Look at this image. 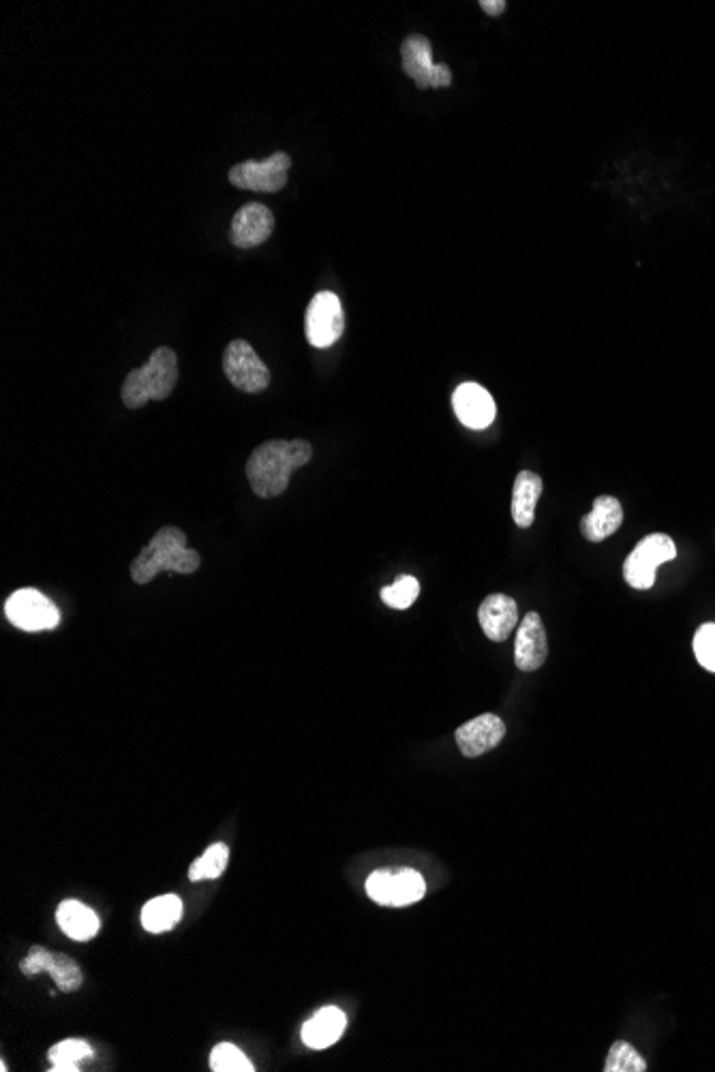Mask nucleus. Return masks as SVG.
Listing matches in <instances>:
<instances>
[{"mask_svg": "<svg viewBox=\"0 0 715 1072\" xmlns=\"http://www.w3.org/2000/svg\"><path fill=\"white\" fill-rule=\"evenodd\" d=\"M542 493H545V482L538 473L521 471L516 475L512 490V519L521 529H529L534 525L536 506Z\"/></svg>", "mask_w": 715, "mask_h": 1072, "instance_id": "18", "label": "nucleus"}, {"mask_svg": "<svg viewBox=\"0 0 715 1072\" xmlns=\"http://www.w3.org/2000/svg\"><path fill=\"white\" fill-rule=\"evenodd\" d=\"M403 72L411 77L420 90L448 88L452 84V72L448 65L433 63L431 41L422 35H409L400 46Z\"/></svg>", "mask_w": 715, "mask_h": 1072, "instance_id": "7", "label": "nucleus"}, {"mask_svg": "<svg viewBox=\"0 0 715 1072\" xmlns=\"http://www.w3.org/2000/svg\"><path fill=\"white\" fill-rule=\"evenodd\" d=\"M274 230V217L264 204H246L232 219V242L240 248L264 244Z\"/></svg>", "mask_w": 715, "mask_h": 1072, "instance_id": "14", "label": "nucleus"}, {"mask_svg": "<svg viewBox=\"0 0 715 1072\" xmlns=\"http://www.w3.org/2000/svg\"><path fill=\"white\" fill-rule=\"evenodd\" d=\"M200 565L202 557L197 554V550L187 548L184 532L176 527H163L131 563V578L138 585H146L159 572L193 574Z\"/></svg>", "mask_w": 715, "mask_h": 1072, "instance_id": "2", "label": "nucleus"}, {"mask_svg": "<svg viewBox=\"0 0 715 1072\" xmlns=\"http://www.w3.org/2000/svg\"><path fill=\"white\" fill-rule=\"evenodd\" d=\"M367 893L380 906L403 908V906H411L424 897L426 882L413 869H400V871L380 869V871H373L369 876Z\"/></svg>", "mask_w": 715, "mask_h": 1072, "instance_id": "4", "label": "nucleus"}, {"mask_svg": "<svg viewBox=\"0 0 715 1072\" xmlns=\"http://www.w3.org/2000/svg\"><path fill=\"white\" fill-rule=\"evenodd\" d=\"M314 457V448L305 439H272L261 444L246 460V477L257 497L272 499L288 490L290 477Z\"/></svg>", "mask_w": 715, "mask_h": 1072, "instance_id": "1", "label": "nucleus"}, {"mask_svg": "<svg viewBox=\"0 0 715 1072\" xmlns=\"http://www.w3.org/2000/svg\"><path fill=\"white\" fill-rule=\"evenodd\" d=\"M455 737L463 756L477 758L501 743V739L506 737V726L497 715L484 713L476 719L459 726Z\"/></svg>", "mask_w": 715, "mask_h": 1072, "instance_id": "13", "label": "nucleus"}, {"mask_svg": "<svg viewBox=\"0 0 715 1072\" xmlns=\"http://www.w3.org/2000/svg\"><path fill=\"white\" fill-rule=\"evenodd\" d=\"M182 919V902L176 895H161L149 902L142 910V927L151 933H163Z\"/></svg>", "mask_w": 715, "mask_h": 1072, "instance_id": "20", "label": "nucleus"}, {"mask_svg": "<svg viewBox=\"0 0 715 1072\" xmlns=\"http://www.w3.org/2000/svg\"><path fill=\"white\" fill-rule=\"evenodd\" d=\"M420 596V583L413 576H398L397 583L382 589V602L391 609L407 611Z\"/></svg>", "mask_w": 715, "mask_h": 1072, "instance_id": "24", "label": "nucleus"}, {"mask_svg": "<svg viewBox=\"0 0 715 1072\" xmlns=\"http://www.w3.org/2000/svg\"><path fill=\"white\" fill-rule=\"evenodd\" d=\"M480 7H482V9H484V13H488V15H499V13H503V11H506V7H508V4H506L503 0H495V2H493V0H480Z\"/></svg>", "mask_w": 715, "mask_h": 1072, "instance_id": "29", "label": "nucleus"}, {"mask_svg": "<svg viewBox=\"0 0 715 1072\" xmlns=\"http://www.w3.org/2000/svg\"><path fill=\"white\" fill-rule=\"evenodd\" d=\"M90 1056H92V1049L88 1043L78 1041V1038L63 1041L50 1049V1062H52L50 1071L78 1072L80 1071V1062L88 1060Z\"/></svg>", "mask_w": 715, "mask_h": 1072, "instance_id": "22", "label": "nucleus"}, {"mask_svg": "<svg viewBox=\"0 0 715 1072\" xmlns=\"http://www.w3.org/2000/svg\"><path fill=\"white\" fill-rule=\"evenodd\" d=\"M178 383V358L174 349L159 347L149 362L131 371L123 385V403L129 409H140L151 400H165Z\"/></svg>", "mask_w": 715, "mask_h": 1072, "instance_id": "3", "label": "nucleus"}, {"mask_svg": "<svg viewBox=\"0 0 715 1072\" xmlns=\"http://www.w3.org/2000/svg\"><path fill=\"white\" fill-rule=\"evenodd\" d=\"M48 959H50V950H46L43 946H33L28 950V955L22 959L20 970L24 977H37V974L46 972Z\"/></svg>", "mask_w": 715, "mask_h": 1072, "instance_id": "28", "label": "nucleus"}, {"mask_svg": "<svg viewBox=\"0 0 715 1072\" xmlns=\"http://www.w3.org/2000/svg\"><path fill=\"white\" fill-rule=\"evenodd\" d=\"M604 1071L607 1072H644L647 1071V1062L638 1056L633 1045L620 1041L611 1047L609 1051V1058H607V1064H604Z\"/></svg>", "mask_w": 715, "mask_h": 1072, "instance_id": "25", "label": "nucleus"}, {"mask_svg": "<svg viewBox=\"0 0 715 1072\" xmlns=\"http://www.w3.org/2000/svg\"><path fill=\"white\" fill-rule=\"evenodd\" d=\"M677 557L675 541L664 534H653L640 539L624 563V578L635 589H651L655 583L657 565Z\"/></svg>", "mask_w": 715, "mask_h": 1072, "instance_id": "5", "label": "nucleus"}, {"mask_svg": "<svg viewBox=\"0 0 715 1072\" xmlns=\"http://www.w3.org/2000/svg\"><path fill=\"white\" fill-rule=\"evenodd\" d=\"M7 618L24 631L54 629L61 623L59 609L37 589H20L4 604Z\"/></svg>", "mask_w": 715, "mask_h": 1072, "instance_id": "8", "label": "nucleus"}, {"mask_svg": "<svg viewBox=\"0 0 715 1072\" xmlns=\"http://www.w3.org/2000/svg\"><path fill=\"white\" fill-rule=\"evenodd\" d=\"M452 407L461 424L468 429L482 431L493 424L497 416V405L488 390H484L480 383H461L455 394H452Z\"/></svg>", "mask_w": 715, "mask_h": 1072, "instance_id": "12", "label": "nucleus"}, {"mask_svg": "<svg viewBox=\"0 0 715 1072\" xmlns=\"http://www.w3.org/2000/svg\"><path fill=\"white\" fill-rule=\"evenodd\" d=\"M210 1069L215 1072H253V1064L244 1058L239 1047L224 1043L217 1045L210 1054Z\"/></svg>", "mask_w": 715, "mask_h": 1072, "instance_id": "26", "label": "nucleus"}, {"mask_svg": "<svg viewBox=\"0 0 715 1072\" xmlns=\"http://www.w3.org/2000/svg\"><path fill=\"white\" fill-rule=\"evenodd\" d=\"M694 653L699 664L715 673V623H705L694 636Z\"/></svg>", "mask_w": 715, "mask_h": 1072, "instance_id": "27", "label": "nucleus"}, {"mask_svg": "<svg viewBox=\"0 0 715 1072\" xmlns=\"http://www.w3.org/2000/svg\"><path fill=\"white\" fill-rule=\"evenodd\" d=\"M292 156L288 153L270 154L264 161H244L230 169V182L244 191L277 193L288 184V171Z\"/></svg>", "mask_w": 715, "mask_h": 1072, "instance_id": "6", "label": "nucleus"}, {"mask_svg": "<svg viewBox=\"0 0 715 1072\" xmlns=\"http://www.w3.org/2000/svg\"><path fill=\"white\" fill-rule=\"evenodd\" d=\"M224 371L234 387L248 394H257L266 390L270 383L268 367L261 362L255 349L242 339H237L228 345L224 356Z\"/></svg>", "mask_w": 715, "mask_h": 1072, "instance_id": "10", "label": "nucleus"}, {"mask_svg": "<svg viewBox=\"0 0 715 1072\" xmlns=\"http://www.w3.org/2000/svg\"><path fill=\"white\" fill-rule=\"evenodd\" d=\"M56 920L63 933L76 942L92 940L101 929L99 915L76 899H67L59 906Z\"/></svg>", "mask_w": 715, "mask_h": 1072, "instance_id": "19", "label": "nucleus"}, {"mask_svg": "<svg viewBox=\"0 0 715 1072\" xmlns=\"http://www.w3.org/2000/svg\"><path fill=\"white\" fill-rule=\"evenodd\" d=\"M347 1019L341 1008L328 1006L318 1010L305 1025H303V1043L311 1049H328L334 1043L341 1041L345 1032Z\"/></svg>", "mask_w": 715, "mask_h": 1072, "instance_id": "17", "label": "nucleus"}, {"mask_svg": "<svg viewBox=\"0 0 715 1072\" xmlns=\"http://www.w3.org/2000/svg\"><path fill=\"white\" fill-rule=\"evenodd\" d=\"M624 523V508L615 497L602 495L593 501L591 514L580 519V534L589 541H604Z\"/></svg>", "mask_w": 715, "mask_h": 1072, "instance_id": "16", "label": "nucleus"}, {"mask_svg": "<svg viewBox=\"0 0 715 1072\" xmlns=\"http://www.w3.org/2000/svg\"><path fill=\"white\" fill-rule=\"evenodd\" d=\"M477 618L488 640L503 642L519 625V607L510 596L493 594L482 602Z\"/></svg>", "mask_w": 715, "mask_h": 1072, "instance_id": "15", "label": "nucleus"}, {"mask_svg": "<svg viewBox=\"0 0 715 1072\" xmlns=\"http://www.w3.org/2000/svg\"><path fill=\"white\" fill-rule=\"evenodd\" d=\"M230 860V850L226 843H213L204 856L195 858L191 869H189V880L200 882V880H213L219 878Z\"/></svg>", "mask_w": 715, "mask_h": 1072, "instance_id": "21", "label": "nucleus"}, {"mask_svg": "<svg viewBox=\"0 0 715 1072\" xmlns=\"http://www.w3.org/2000/svg\"><path fill=\"white\" fill-rule=\"evenodd\" d=\"M46 972L52 974L54 983L59 985L61 992L65 994H74L78 992L81 987V981H84V974H81L80 966L65 953H50V959H48V966H46Z\"/></svg>", "mask_w": 715, "mask_h": 1072, "instance_id": "23", "label": "nucleus"}, {"mask_svg": "<svg viewBox=\"0 0 715 1072\" xmlns=\"http://www.w3.org/2000/svg\"><path fill=\"white\" fill-rule=\"evenodd\" d=\"M549 655L547 629L538 613H527L519 623L516 645H514V664L523 673H534L545 666Z\"/></svg>", "mask_w": 715, "mask_h": 1072, "instance_id": "11", "label": "nucleus"}, {"mask_svg": "<svg viewBox=\"0 0 715 1072\" xmlns=\"http://www.w3.org/2000/svg\"><path fill=\"white\" fill-rule=\"evenodd\" d=\"M343 330H345V315L339 296L332 292L316 294V298L307 308V319H305L307 341L318 349H325L341 339Z\"/></svg>", "mask_w": 715, "mask_h": 1072, "instance_id": "9", "label": "nucleus"}]
</instances>
